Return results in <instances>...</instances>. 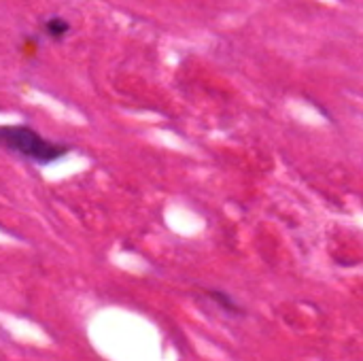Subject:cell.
<instances>
[{
  "mask_svg": "<svg viewBox=\"0 0 363 361\" xmlns=\"http://www.w3.org/2000/svg\"><path fill=\"white\" fill-rule=\"evenodd\" d=\"M0 140L6 151L34 162V164H51L60 157H64L70 147L66 143H55L38 134L30 126H4L0 132Z\"/></svg>",
  "mask_w": 363,
  "mask_h": 361,
  "instance_id": "cell-1",
  "label": "cell"
},
{
  "mask_svg": "<svg viewBox=\"0 0 363 361\" xmlns=\"http://www.w3.org/2000/svg\"><path fill=\"white\" fill-rule=\"evenodd\" d=\"M208 298L223 311V313H228V315H240L242 311H240V306H238V302L232 298V296H228L225 291H219V289H211L208 291Z\"/></svg>",
  "mask_w": 363,
  "mask_h": 361,
  "instance_id": "cell-3",
  "label": "cell"
},
{
  "mask_svg": "<svg viewBox=\"0 0 363 361\" xmlns=\"http://www.w3.org/2000/svg\"><path fill=\"white\" fill-rule=\"evenodd\" d=\"M43 30H45V34H47V36H51L53 40H62V38L68 34L70 23H68L64 17H60V15H51V17L45 21Z\"/></svg>",
  "mask_w": 363,
  "mask_h": 361,
  "instance_id": "cell-2",
  "label": "cell"
}]
</instances>
